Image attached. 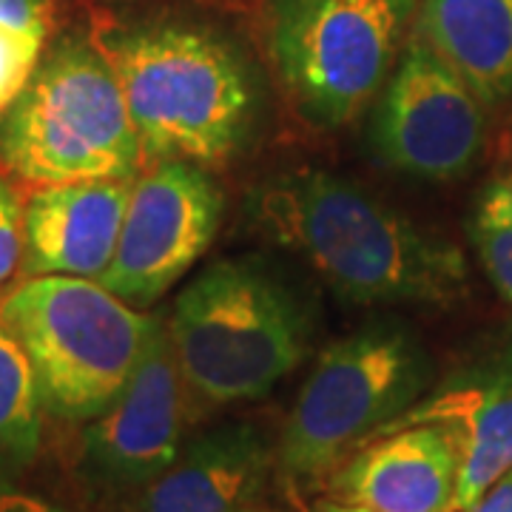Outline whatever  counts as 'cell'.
I'll use <instances>...</instances> for the list:
<instances>
[{
	"label": "cell",
	"mask_w": 512,
	"mask_h": 512,
	"mask_svg": "<svg viewBox=\"0 0 512 512\" xmlns=\"http://www.w3.org/2000/svg\"><path fill=\"white\" fill-rule=\"evenodd\" d=\"M254 217L325 285L359 305H444L467 285L453 242L322 168L268 180L254 194Z\"/></svg>",
	"instance_id": "obj_1"
},
{
	"label": "cell",
	"mask_w": 512,
	"mask_h": 512,
	"mask_svg": "<svg viewBox=\"0 0 512 512\" xmlns=\"http://www.w3.org/2000/svg\"><path fill=\"white\" fill-rule=\"evenodd\" d=\"M92 40L120 83L146 163L208 168L242 151L256 86L222 37L185 23H109Z\"/></svg>",
	"instance_id": "obj_2"
},
{
	"label": "cell",
	"mask_w": 512,
	"mask_h": 512,
	"mask_svg": "<svg viewBox=\"0 0 512 512\" xmlns=\"http://www.w3.org/2000/svg\"><path fill=\"white\" fill-rule=\"evenodd\" d=\"M168 336L185 384L211 407L254 402L302 365L311 325L285 279L259 259H220L174 302Z\"/></svg>",
	"instance_id": "obj_3"
},
{
	"label": "cell",
	"mask_w": 512,
	"mask_h": 512,
	"mask_svg": "<svg viewBox=\"0 0 512 512\" xmlns=\"http://www.w3.org/2000/svg\"><path fill=\"white\" fill-rule=\"evenodd\" d=\"M0 163L37 188L131 180L146 163L120 83L92 35L46 49L0 117Z\"/></svg>",
	"instance_id": "obj_4"
},
{
	"label": "cell",
	"mask_w": 512,
	"mask_h": 512,
	"mask_svg": "<svg viewBox=\"0 0 512 512\" xmlns=\"http://www.w3.org/2000/svg\"><path fill=\"white\" fill-rule=\"evenodd\" d=\"M0 322L32 362L43 410L92 421L140 365L154 316L134 311L97 279L29 276L3 296Z\"/></svg>",
	"instance_id": "obj_5"
},
{
	"label": "cell",
	"mask_w": 512,
	"mask_h": 512,
	"mask_svg": "<svg viewBox=\"0 0 512 512\" xmlns=\"http://www.w3.org/2000/svg\"><path fill=\"white\" fill-rule=\"evenodd\" d=\"M427 384L430 359L402 322L379 319L333 342L288 413L276 444L279 473L291 484L330 476L419 402Z\"/></svg>",
	"instance_id": "obj_6"
},
{
	"label": "cell",
	"mask_w": 512,
	"mask_h": 512,
	"mask_svg": "<svg viewBox=\"0 0 512 512\" xmlns=\"http://www.w3.org/2000/svg\"><path fill=\"white\" fill-rule=\"evenodd\" d=\"M419 0H271L268 46L293 106L342 128L382 92Z\"/></svg>",
	"instance_id": "obj_7"
},
{
	"label": "cell",
	"mask_w": 512,
	"mask_h": 512,
	"mask_svg": "<svg viewBox=\"0 0 512 512\" xmlns=\"http://www.w3.org/2000/svg\"><path fill=\"white\" fill-rule=\"evenodd\" d=\"M484 106L419 35L384 83L370 143L402 174L447 183L464 177L484 148Z\"/></svg>",
	"instance_id": "obj_8"
},
{
	"label": "cell",
	"mask_w": 512,
	"mask_h": 512,
	"mask_svg": "<svg viewBox=\"0 0 512 512\" xmlns=\"http://www.w3.org/2000/svg\"><path fill=\"white\" fill-rule=\"evenodd\" d=\"M222 191L202 165L165 160L131 183L114 259L97 282L131 308L160 299L217 237Z\"/></svg>",
	"instance_id": "obj_9"
},
{
	"label": "cell",
	"mask_w": 512,
	"mask_h": 512,
	"mask_svg": "<svg viewBox=\"0 0 512 512\" xmlns=\"http://www.w3.org/2000/svg\"><path fill=\"white\" fill-rule=\"evenodd\" d=\"M183 382L168 325L154 319L128 384L83 430L77 473L92 493L137 498L171 467L183 447Z\"/></svg>",
	"instance_id": "obj_10"
},
{
	"label": "cell",
	"mask_w": 512,
	"mask_h": 512,
	"mask_svg": "<svg viewBox=\"0 0 512 512\" xmlns=\"http://www.w3.org/2000/svg\"><path fill=\"white\" fill-rule=\"evenodd\" d=\"M416 424H441L456 436L461 476L453 512L467 510L512 473V336L456 370L379 436Z\"/></svg>",
	"instance_id": "obj_11"
},
{
	"label": "cell",
	"mask_w": 512,
	"mask_h": 512,
	"mask_svg": "<svg viewBox=\"0 0 512 512\" xmlns=\"http://www.w3.org/2000/svg\"><path fill=\"white\" fill-rule=\"evenodd\" d=\"M461 450L441 424H416L362 444L333 473L336 501L373 512L456 510Z\"/></svg>",
	"instance_id": "obj_12"
},
{
	"label": "cell",
	"mask_w": 512,
	"mask_h": 512,
	"mask_svg": "<svg viewBox=\"0 0 512 512\" xmlns=\"http://www.w3.org/2000/svg\"><path fill=\"white\" fill-rule=\"evenodd\" d=\"M131 180L40 185L23 208V271L100 279L114 259Z\"/></svg>",
	"instance_id": "obj_13"
},
{
	"label": "cell",
	"mask_w": 512,
	"mask_h": 512,
	"mask_svg": "<svg viewBox=\"0 0 512 512\" xmlns=\"http://www.w3.org/2000/svg\"><path fill=\"white\" fill-rule=\"evenodd\" d=\"M276 450L254 421H225L183 441L163 476L134 498V512H251Z\"/></svg>",
	"instance_id": "obj_14"
},
{
	"label": "cell",
	"mask_w": 512,
	"mask_h": 512,
	"mask_svg": "<svg viewBox=\"0 0 512 512\" xmlns=\"http://www.w3.org/2000/svg\"><path fill=\"white\" fill-rule=\"evenodd\" d=\"M416 35L481 106H498L512 94V0H419Z\"/></svg>",
	"instance_id": "obj_15"
},
{
	"label": "cell",
	"mask_w": 512,
	"mask_h": 512,
	"mask_svg": "<svg viewBox=\"0 0 512 512\" xmlns=\"http://www.w3.org/2000/svg\"><path fill=\"white\" fill-rule=\"evenodd\" d=\"M43 439V399L18 339L0 322V484L32 467Z\"/></svg>",
	"instance_id": "obj_16"
},
{
	"label": "cell",
	"mask_w": 512,
	"mask_h": 512,
	"mask_svg": "<svg viewBox=\"0 0 512 512\" xmlns=\"http://www.w3.org/2000/svg\"><path fill=\"white\" fill-rule=\"evenodd\" d=\"M52 20L55 0H0V117L46 55Z\"/></svg>",
	"instance_id": "obj_17"
},
{
	"label": "cell",
	"mask_w": 512,
	"mask_h": 512,
	"mask_svg": "<svg viewBox=\"0 0 512 512\" xmlns=\"http://www.w3.org/2000/svg\"><path fill=\"white\" fill-rule=\"evenodd\" d=\"M467 231L481 268L512 305V177H495L481 188Z\"/></svg>",
	"instance_id": "obj_18"
},
{
	"label": "cell",
	"mask_w": 512,
	"mask_h": 512,
	"mask_svg": "<svg viewBox=\"0 0 512 512\" xmlns=\"http://www.w3.org/2000/svg\"><path fill=\"white\" fill-rule=\"evenodd\" d=\"M23 262V208L15 188L0 177V288Z\"/></svg>",
	"instance_id": "obj_19"
},
{
	"label": "cell",
	"mask_w": 512,
	"mask_h": 512,
	"mask_svg": "<svg viewBox=\"0 0 512 512\" xmlns=\"http://www.w3.org/2000/svg\"><path fill=\"white\" fill-rule=\"evenodd\" d=\"M0 512H69L57 507L46 498H37L32 493H20L9 484H0Z\"/></svg>",
	"instance_id": "obj_20"
},
{
	"label": "cell",
	"mask_w": 512,
	"mask_h": 512,
	"mask_svg": "<svg viewBox=\"0 0 512 512\" xmlns=\"http://www.w3.org/2000/svg\"><path fill=\"white\" fill-rule=\"evenodd\" d=\"M458 512H512V473L498 478L476 504H470L467 510Z\"/></svg>",
	"instance_id": "obj_21"
},
{
	"label": "cell",
	"mask_w": 512,
	"mask_h": 512,
	"mask_svg": "<svg viewBox=\"0 0 512 512\" xmlns=\"http://www.w3.org/2000/svg\"><path fill=\"white\" fill-rule=\"evenodd\" d=\"M311 512H373V510L353 507V504H345V501H322V504H316Z\"/></svg>",
	"instance_id": "obj_22"
}]
</instances>
